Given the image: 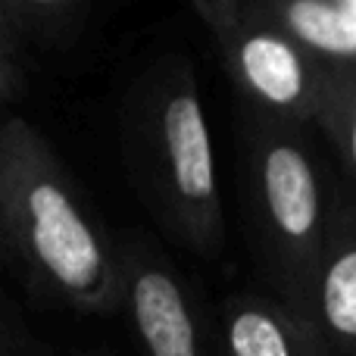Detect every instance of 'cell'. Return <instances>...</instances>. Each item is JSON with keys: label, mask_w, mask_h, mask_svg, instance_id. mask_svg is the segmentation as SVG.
I'll return each mask as SVG.
<instances>
[{"label": "cell", "mask_w": 356, "mask_h": 356, "mask_svg": "<svg viewBox=\"0 0 356 356\" xmlns=\"http://www.w3.org/2000/svg\"><path fill=\"white\" fill-rule=\"evenodd\" d=\"M332 69H356V0H250Z\"/></svg>", "instance_id": "ba28073f"}, {"label": "cell", "mask_w": 356, "mask_h": 356, "mask_svg": "<svg viewBox=\"0 0 356 356\" xmlns=\"http://www.w3.org/2000/svg\"><path fill=\"white\" fill-rule=\"evenodd\" d=\"M122 313L141 356H225L216 307L144 232L119 234Z\"/></svg>", "instance_id": "5b68a950"}, {"label": "cell", "mask_w": 356, "mask_h": 356, "mask_svg": "<svg viewBox=\"0 0 356 356\" xmlns=\"http://www.w3.org/2000/svg\"><path fill=\"white\" fill-rule=\"evenodd\" d=\"M319 325L332 356H356V188L344 172L319 282Z\"/></svg>", "instance_id": "52a82bcc"}, {"label": "cell", "mask_w": 356, "mask_h": 356, "mask_svg": "<svg viewBox=\"0 0 356 356\" xmlns=\"http://www.w3.org/2000/svg\"><path fill=\"white\" fill-rule=\"evenodd\" d=\"M72 356H119L116 350H113V347H75L72 350Z\"/></svg>", "instance_id": "4fadbf2b"}, {"label": "cell", "mask_w": 356, "mask_h": 356, "mask_svg": "<svg viewBox=\"0 0 356 356\" xmlns=\"http://www.w3.org/2000/svg\"><path fill=\"white\" fill-rule=\"evenodd\" d=\"M0 244L6 269L38 303L122 313L119 238L54 144L19 113L0 125Z\"/></svg>", "instance_id": "6da1fadb"}, {"label": "cell", "mask_w": 356, "mask_h": 356, "mask_svg": "<svg viewBox=\"0 0 356 356\" xmlns=\"http://www.w3.org/2000/svg\"><path fill=\"white\" fill-rule=\"evenodd\" d=\"M319 135L238 100V194L253 269L263 291L313 322L341 188Z\"/></svg>", "instance_id": "7a4b0ae2"}, {"label": "cell", "mask_w": 356, "mask_h": 356, "mask_svg": "<svg viewBox=\"0 0 356 356\" xmlns=\"http://www.w3.org/2000/svg\"><path fill=\"white\" fill-rule=\"evenodd\" d=\"M225 356H332L319 322L303 319L269 291L241 288L216 303Z\"/></svg>", "instance_id": "8992f818"}, {"label": "cell", "mask_w": 356, "mask_h": 356, "mask_svg": "<svg viewBox=\"0 0 356 356\" xmlns=\"http://www.w3.org/2000/svg\"><path fill=\"white\" fill-rule=\"evenodd\" d=\"M94 6L85 0H0V22L10 25L44 63L75 60L91 35Z\"/></svg>", "instance_id": "9c48e42d"}, {"label": "cell", "mask_w": 356, "mask_h": 356, "mask_svg": "<svg viewBox=\"0 0 356 356\" xmlns=\"http://www.w3.org/2000/svg\"><path fill=\"white\" fill-rule=\"evenodd\" d=\"M191 10L207 25L238 100L291 122L316 125L332 81L328 63L259 16L250 0H197Z\"/></svg>", "instance_id": "277c9868"}, {"label": "cell", "mask_w": 356, "mask_h": 356, "mask_svg": "<svg viewBox=\"0 0 356 356\" xmlns=\"http://www.w3.org/2000/svg\"><path fill=\"white\" fill-rule=\"evenodd\" d=\"M44 75V63L35 56V50L0 22V100L6 113L16 110V104H25L35 91L38 79Z\"/></svg>", "instance_id": "8fae6325"}, {"label": "cell", "mask_w": 356, "mask_h": 356, "mask_svg": "<svg viewBox=\"0 0 356 356\" xmlns=\"http://www.w3.org/2000/svg\"><path fill=\"white\" fill-rule=\"evenodd\" d=\"M316 129L341 156L347 181L356 188V69H332Z\"/></svg>", "instance_id": "30bf717a"}, {"label": "cell", "mask_w": 356, "mask_h": 356, "mask_svg": "<svg viewBox=\"0 0 356 356\" xmlns=\"http://www.w3.org/2000/svg\"><path fill=\"white\" fill-rule=\"evenodd\" d=\"M116 141L131 188L160 232L203 259L225 244L219 163L194 63L184 54L147 60L116 106Z\"/></svg>", "instance_id": "3957f363"}, {"label": "cell", "mask_w": 356, "mask_h": 356, "mask_svg": "<svg viewBox=\"0 0 356 356\" xmlns=\"http://www.w3.org/2000/svg\"><path fill=\"white\" fill-rule=\"evenodd\" d=\"M0 356H54L47 344L25 322V313L13 297L0 303Z\"/></svg>", "instance_id": "7c38bea8"}]
</instances>
